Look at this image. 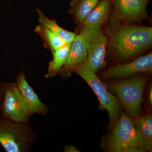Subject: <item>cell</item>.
<instances>
[{
    "label": "cell",
    "instance_id": "cell-1",
    "mask_svg": "<svg viewBox=\"0 0 152 152\" xmlns=\"http://www.w3.org/2000/svg\"><path fill=\"white\" fill-rule=\"evenodd\" d=\"M109 49L121 60L141 54L151 48L152 28L137 23L109 24L106 28Z\"/></svg>",
    "mask_w": 152,
    "mask_h": 152
},
{
    "label": "cell",
    "instance_id": "cell-2",
    "mask_svg": "<svg viewBox=\"0 0 152 152\" xmlns=\"http://www.w3.org/2000/svg\"><path fill=\"white\" fill-rule=\"evenodd\" d=\"M37 139L29 122L17 121L0 115V145L6 152H29Z\"/></svg>",
    "mask_w": 152,
    "mask_h": 152
},
{
    "label": "cell",
    "instance_id": "cell-3",
    "mask_svg": "<svg viewBox=\"0 0 152 152\" xmlns=\"http://www.w3.org/2000/svg\"><path fill=\"white\" fill-rule=\"evenodd\" d=\"M77 74L86 82L97 96L100 103L101 108L108 113L110 127L115 126L118 119L121 110V104L117 97L109 91L104 84L86 64V62L77 65L70 70Z\"/></svg>",
    "mask_w": 152,
    "mask_h": 152
},
{
    "label": "cell",
    "instance_id": "cell-4",
    "mask_svg": "<svg viewBox=\"0 0 152 152\" xmlns=\"http://www.w3.org/2000/svg\"><path fill=\"white\" fill-rule=\"evenodd\" d=\"M147 80L146 77L138 76L106 86L117 96L128 115L136 118L141 111L143 94Z\"/></svg>",
    "mask_w": 152,
    "mask_h": 152
},
{
    "label": "cell",
    "instance_id": "cell-5",
    "mask_svg": "<svg viewBox=\"0 0 152 152\" xmlns=\"http://www.w3.org/2000/svg\"><path fill=\"white\" fill-rule=\"evenodd\" d=\"M107 143L108 151L112 152H141L137 134L133 121L128 114L123 113Z\"/></svg>",
    "mask_w": 152,
    "mask_h": 152
},
{
    "label": "cell",
    "instance_id": "cell-6",
    "mask_svg": "<svg viewBox=\"0 0 152 152\" xmlns=\"http://www.w3.org/2000/svg\"><path fill=\"white\" fill-rule=\"evenodd\" d=\"M151 0H111L113 9L109 24L115 23H142L150 21L147 12Z\"/></svg>",
    "mask_w": 152,
    "mask_h": 152
},
{
    "label": "cell",
    "instance_id": "cell-7",
    "mask_svg": "<svg viewBox=\"0 0 152 152\" xmlns=\"http://www.w3.org/2000/svg\"><path fill=\"white\" fill-rule=\"evenodd\" d=\"M83 28L86 47L87 66L95 72L105 64L106 47L108 38L101 27L85 26Z\"/></svg>",
    "mask_w": 152,
    "mask_h": 152
},
{
    "label": "cell",
    "instance_id": "cell-8",
    "mask_svg": "<svg viewBox=\"0 0 152 152\" xmlns=\"http://www.w3.org/2000/svg\"><path fill=\"white\" fill-rule=\"evenodd\" d=\"M1 115L14 121L28 123L33 115L15 83H5L4 96Z\"/></svg>",
    "mask_w": 152,
    "mask_h": 152
},
{
    "label": "cell",
    "instance_id": "cell-9",
    "mask_svg": "<svg viewBox=\"0 0 152 152\" xmlns=\"http://www.w3.org/2000/svg\"><path fill=\"white\" fill-rule=\"evenodd\" d=\"M152 72V53L139 57L132 61L119 64L112 67L101 75L104 79L124 78L138 73H151Z\"/></svg>",
    "mask_w": 152,
    "mask_h": 152
},
{
    "label": "cell",
    "instance_id": "cell-10",
    "mask_svg": "<svg viewBox=\"0 0 152 152\" xmlns=\"http://www.w3.org/2000/svg\"><path fill=\"white\" fill-rule=\"evenodd\" d=\"M15 83L32 115L45 116L48 113V106L41 101L32 87L28 83L23 71L19 73Z\"/></svg>",
    "mask_w": 152,
    "mask_h": 152
},
{
    "label": "cell",
    "instance_id": "cell-11",
    "mask_svg": "<svg viewBox=\"0 0 152 152\" xmlns=\"http://www.w3.org/2000/svg\"><path fill=\"white\" fill-rule=\"evenodd\" d=\"M87 51L83 28H80V33L77 34L75 39L71 44L70 50L65 65L59 73L63 77L70 75V70L77 65L86 61Z\"/></svg>",
    "mask_w": 152,
    "mask_h": 152
},
{
    "label": "cell",
    "instance_id": "cell-12",
    "mask_svg": "<svg viewBox=\"0 0 152 152\" xmlns=\"http://www.w3.org/2000/svg\"><path fill=\"white\" fill-rule=\"evenodd\" d=\"M137 134L141 152H151L152 150V116L151 114L135 118L133 121Z\"/></svg>",
    "mask_w": 152,
    "mask_h": 152
},
{
    "label": "cell",
    "instance_id": "cell-13",
    "mask_svg": "<svg viewBox=\"0 0 152 152\" xmlns=\"http://www.w3.org/2000/svg\"><path fill=\"white\" fill-rule=\"evenodd\" d=\"M113 6L111 0H100L79 28L101 27L109 21Z\"/></svg>",
    "mask_w": 152,
    "mask_h": 152
},
{
    "label": "cell",
    "instance_id": "cell-14",
    "mask_svg": "<svg viewBox=\"0 0 152 152\" xmlns=\"http://www.w3.org/2000/svg\"><path fill=\"white\" fill-rule=\"evenodd\" d=\"M100 0H72L68 13L74 17L76 23L81 26Z\"/></svg>",
    "mask_w": 152,
    "mask_h": 152
},
{
    "label": "cell",
    "instance_id": "cell-15",
    "mask_svg": "<svg viewBox=\"0 0 152 152\" xmlns=\"http://www.w3.org/2000/svg\"><path fill=\"white\" fill-rule=\"evenodd\" d=\"M71 44L66 43L62 47L51 53L53 59L49 62L45 78L53 77L59 74L66 62L70 50Z\"/></svg>",
    "mask_w": 152,
    "mask_h": 152
},
{
    "label": "cell",
    "instance_id": "cell-16",
    "mask_svg": "<svg viewBox=\"0 0 152 152\" xmlns=\"http://www.w3.org/2000/svg\"><path fill=\"white\" fill-rule=\"evenodd\" d=\"M37 11L40 24L54 33L66 43L72 42L77 35L76 33L67 31L61 27L57 23L56 20L49 19L40 9H37Z\"/></svg>",
    "mask_w": 152,
    "mask_h": 152
},
{
    "label": "cell",
    "instance_id": "cell-17",
    "mask_svg": "<svg viewBox=\"0 0 152 152\" xmlns=\"http://www.w3.org/2000/svg\"><path fill=\"white\" fill-rule=\"evenodd\" d=\"M34 32L42 39L45 47L51 53L66 43L54 33L40 24L36 27Z\"/></svg>",
    "mask_w": 152,
    "mask_h": 152
},
{
    "label": "cell",
    "instance_id": "cell-18",
    "mask_svg": "<svg viewBox=\"0 0 152 152\" xmlns=\"http://www.w3.org/2000/svg\"><path fill=\"white\" fill-rule=\"evenodd\" d=\"M5 82L0 81V110L2 106L4 96Z\"/></svg>",
    "mask_w": 152,
    "mask_h": 152
},
{
    "label": "cell",
    "instance_id": "cell-19",
    "mask_svg": "<svg viewBox=\"0 0 152 152\" xmlns=\"http://www.w3.org/2000/svg\"><path fill=\"white\" fill-rule=\"evenodd\" d=\"M64 151L65 152H79L80 151L76 148L75 147L71 145H66L64 148Z\"/></svg>",
    "mask_w": 152,
    "mask_h": 152
},
{
    "label": "cell",
    "instance_id": "cell-20",
    "mask_svg": "<svg viewBox=\"0 0 152 152\" xmlns=\"http://www.w3.org/2000/svg\"><path fill=\"white\" fill-rule=\"evenodd\" d=\"M149 100L150 104L152 105V87H151L149 91Z\"/></svg>",
    "mask_w": 152,
    "mask_h": 152
}]
</instances>
